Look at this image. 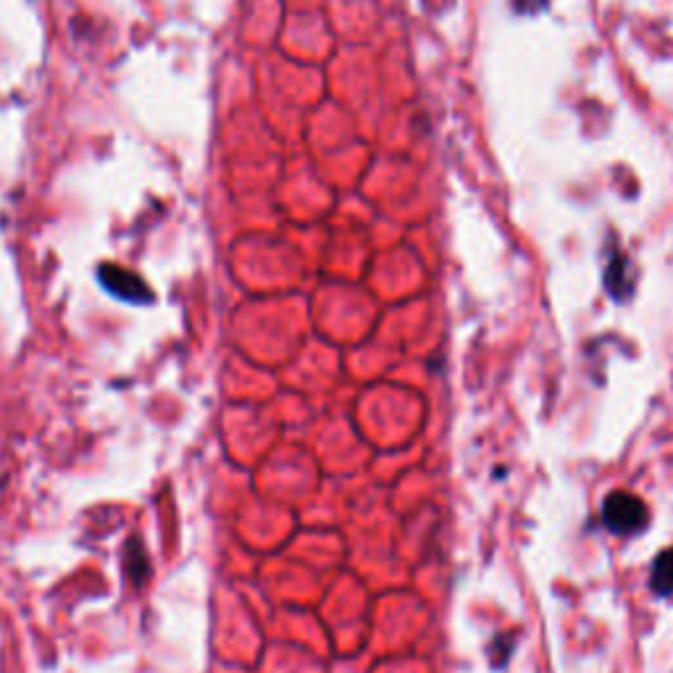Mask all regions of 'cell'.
I'll return each instance as SVG.
<instances>
[{
	"label": "cell",
	"mask_w": 673,
	"mask_h": 673,
	"mask_svg": "<svg viewBox=\"0 0 673 673\" xmlns=\"http://www.w3.org/2000/svg\"><path fill=\"white\" fill-rule=\"evenodd\" d=\"M650 587L661 598H673V548L663 550L655 558L653 573H650Z\"/></svg>",
	"instance_id": "2"
},
{
	"label": "cell",
	"mask_w": 673,
	"mask_h": 673,
	"mask_svg": "<svg viewBox=\"0 0 673 673\" xmlns=\"http://www.w3.org/2000/svg\"><path fill=\"white\" fill-rule=\"evenodd\" d=\"M602 521L613 534H636L647 523V506L632 492H613L602 506Z\"/></svg>",
	"instance_id": "1"
},
{
	"label": "cell",
	"mask_w": 673,
	"mask_h": 673,
	"mask_svg": "<svg viewBox=\"0 0 673 673\" xmlns=\"http://www.w3.org/2000/svg\"><path fill=\"white\" fill-rule=\"evenodd\" d=\"M130 548H132V552L134 555L130 558V561H126V565H130V577L134 579V584H140L145 579V561H143V552H140V542L134 540V542H130Z\"/></svg>",
	"instance_id": "4"
},
{
	"label": "cell",
	"mask_w": 673,
	"mask_h": 673,
	"mask_svg": "<svg viewBox=\"0 0 673 673\" xmlns=\"http://www.w3.org/2000/svg\"><path fill=\"white\" fill-rule=\"evenodd\" d=\"M608 289H611V295L615 300H626L629 295H632V276H629V261L623 258V255H615L613 264L608 266Z\"/></svg>",
	"instance_id": "3"
},
{
	"label": "cell",
	"mask_w": 673,
	"mask_h": 673,
	"mask_svg": "<svg viewBox=\"0 0 673 673\" xmlns=\"http://www.w3.org/2000/svg\"><path fill=\"white\" fill-rule=\"evenodd\" d=\"M513 6H516V11H521V13H537L548 6V0H513Z\"/></svg>",
	"instance_id": "5"
}]
</instances>
